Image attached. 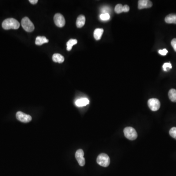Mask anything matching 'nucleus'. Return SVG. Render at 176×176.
<instances>
[{
    "mask_svg": "<svg viewBox=\"0 0 176 176\" xmlns=\"http://www.w3.org/2000/svg\"><path fill=\"white\" fill-rule=\"evenodd\" d=\"M20 23L18 21L14 18H8L5 20L2 23V28L6 30L19 28Z\"/></svg>",
    "mask_w": 176,
    "mask_h": 176,
    "instance_id": "1",
    "label": "nucleus"
},
{
    "mask_svg": "<svg viewBox=\"0 0 176 176\" xmlns=\"http://www.w3.org/2000/svg\"><path fill=\"white\" fill-rule=\"evenodd\" d=\"M21 24H22L23 28L26 32H31L34 31V24L28 17H25L22 19V21H21Z\"/></svg>",
    "mask_w": 176,
    "mask_h": 176,
    "instance_id": "2",
    "label": "nucleus"
},
{
    "mask_svg": "<svg viewBox=\"0 0 176 176\" xmlns=\"http://www.w3.org/2000/svg\"><path fill=\"white\" fill-rule=\"evenodd\" d=\"M96 161L99 165L101 167H108L110 163L109 157L104 153H102L99 155V156L97 157Z\"/></svg>",
    "mask_w": 176,
    "mask_h": 176,
    "instance_id": "3",
    "label": "nucleus"
},
{
    "mask_svg": "<svg viewBox=\"0 0 176 176\" xmlns=\"http://www.w3.org/2000/svg\"><path fill=\"white\" fill-rule=\"evenodd\" d=\"M124 134L125 137L131 140H136L137 137V134L134 128L127 127L124 129Z\"/></svg>",
    "mask_w": 176,
    "mask_h": 176,
    "instance_id": "4",
    "label": "nucleus"
},
{
    "mask_svg": "<svg viewBox=\"0 0 176 176\" xmlns=\"http://www.w3.org/2000/svg\"><path fill=\"white\" fill-rule=\"evenodd\" d=\"M148 105L152 111H157L160 108V101L157 99H151L148 100Z\"/></svg>",
    "mask_w": 176,
    "mask_h": 176,
    "instance_id": "5",
    "label": "nucleus"
},
{
    "mask_svg": "<svg viewBox=\"0 0 176 176\" xmlns=\"http://www.w3.org/2000/svg\"><path fill=\"white\" fill-rule=\"evenodd\" d=\"M16 117L19 121L22 122L28 123L32 120V118L31 115L26 114L25 113L20 111H19L16 113Z\"/></svg>",
    "mask_w": 176,
    "mask_h": 176,
    "instance_id": "6",
    "label": "nucleus"
},
{
    "mask_svg": "<svg viewBox=\"0 0 176 176\" xmlns=\"http://www.w3.org/2000/svg\"><path fill=\"white\" fill-rule=\"evenodd\" d=\"M54 21L56 26L59 28L63 27L66 23L64 17L60 13L55 14L54 16Z\"/></svg>",
    "mask_w": 176,
    "mask_h": 176,
    "instance_id": "7",
    "label": "nucleus"
},
{
    "mask_svg": "<svg viewBox=\"0 0 176 176\" xmlns=\"http://www.w3.org/2000/svg\"><path fill=\"white\" fill-rule=\"evenodd\" d=\"M84 151L82 149L78 150L75 153V158L81 167H83L85 164V159L84 158Z\"/></svg>",
    "mask_w": 176,
    "mask_h": 176,
    "instance_id": "8",
    "label": "nucleus"
},
{
    "mask_svg": "<svg viewBox=\"0 0 176 176\" xmlns=\"http://www.w3.org/2000/svg\"><path fill=\"white\" fill-rule=\"evenodd\" d=\"M152 2L149 0H140L138 2V9H148L152 7Z\"/></svg>",
    "mask_w": 176,
    "mask_h": 176,
    "instance_id": "9",
    "label": "nucleus"
},
{
    "mask_svg": "<svg viewBox=\"0 0 176 176\" xmlns=\"http://www.w3.org/2000/svg\"><path fill=\"white\" fill-rule=\"evenodd\" d=\"M86 18L85 16L83 15H80L77 18V22H76V25L78 28H81L85 24Z\"/></svg>",
    "mask_w": 176,
    "mask_h": 176,
    "instance_id": "10",
    "label": "nucleus"
},
{
    "mask_svg": "<svg viewBox=\"0 0 176 176\" xmlns=\"http://www.w3.org/2000/svg\"><path fill=\"white\" fill-rule=\"evenodd\" d=\"M89 102L90 101L87 98H83L77 100V101H75V104L78 107H83L89 104Z\"/></svg>",
    "mask_w": 176,
    "mask_h": 176,
    "instance_id": "11",
    "label": "nucleus"
},
{
    "mask_svg": "<svg viewBox=\"0 0 176 176\" xmlns=\"http://www.w3.org/2000/svg\"><path fill=\"white\" fill-rule=\"evenodd\" d=\"M165 21L168 24H176V14H170L165 17Z\"/></svg>",
    "mask_w": 176,
    "mask_h": 176,
    "instance_id": "12",
    "label": "nucleus"
},
{
    "mask_svg": "<svg viewBox=\"0 0 176 176\" xmlns=\"http://www.w3.org/2000/svg\"><path fill=\"white\" fill-rule=\"evenodd\" d=\"M52 60L56 63H62L64 61V57L62 55L59 54H55L53 55L52 57Z\"/></svg>",
    "mask_w": 176,
    "mask_h": 176,
    "instance_id": "13",
    "label": "nucleus"
},
{
    "mask_svg": "<svg viewBox=\"0 0 176 176\" xmlns=\"http://www.w3.org/2000/svg\"><path fill=\"white\" fill-rule=\"evenodd\" d=\"M48 42H49V40L47 39V38L45 36L37 37L35 40V44L38 46H41L43 44L47 43Z\"/></svg>",
    "mask_w": 176,
    "mask_h": 176,
    "instance_id": "14",
    "label": "nucleus"
},
{
    "mask_svg": "<svg viewBox=\"0 0 176 176\" xmlns=\"http://www.w3.org/2000/svg\"><path fill=\"white\" fill-rule=\"evenodd\" d=\"M103 32V29L102 28H96L95 29L94 32V36L95 39L96 40H99L101 39Z\"/></svg>",
    "mask_w": 176,
    "mask_h": 176,
    "instance_id": "15",
    "label": "nucleus"
},
{
    "mask_svg": "<svg viewBox=\"0 0 176 176\" xmlns=\"http://www.w3.org/2000/svg\"><path fill=\"white\" fill-rule=\"evenodd\" d=\"M168 96L171 101L173 102H176V90L172 89L168 92Z\"/></svg>",
    "mask_w": 176,
    "mask_h": 176,
    "instance_id": "16",
    "label": "nucleus"
},
{
    "mask_svg": "<svg viewBox=\"0 0 176 176\" xmlns=\"http://www.w3.org/2000/svg\"><path fill=\"white\" fill-rule=\"evenodd\" d=\"M77 43V40L76 39H71L69 40L67 43V50L68 51H70L72 50V47L75 44Z\"/></svg>",
    "mask_w": 176,
    "mask_h": 176,
    "instance_id": "17",
    "label": "nucleus"
},
{
    "mask_svg": "<svg viewBox=\"0 0 176 176\" xmlns=\"http://www.w3.org/2000/svg\"><path fill=\"white\" fill-rule=\"evenodd\" d=\"M115 13L118 14L121 13L123 12V6L122 4H118L114 8Z\"/></svg>",
    "mask_w": 176,
    "mask_h": 176,
    "instance_id": "18",
    "label": "nucleus"
},
{
    "mask_svg": "<svg viewBox=\"0 0 176 176\" xmlns=\"http://www.w3.org/2000/svg\"><path fill=\"white\" fill-rule=\"evenodd\" d=\"M100 18L102 21H107L110 18V15L108 13L102 14L100 15Z\"/></svg>",
    "mask_w": 176,
    "mask_h": 176,
    "instance_id": "19",
    "label": "nucleus"
},
{
    "mask_svg": "<svg viewBox=\"0 0 176 176\" xmlns=\"http://www.w3.org/2000/svg\"><path fill=\"white\" fill-rule=\"evenodd\" d=\"M172 65L170 63H165L163 65V69H164V71L167 72L169 70V69H171L172 68Z\"/></svg>",
    "mask_w": 176,
    "mask_h": 176,
    "instance_id": "20",
    "label": "nucleus"
},
{
    "mask_svg": "<svg viewBox=\"0 0 176 176\" xmlns=\"http://www.w3.org/2000/svg\"><path fill=\"white\" fill-rule=\"evenodd\" d=\"M169 134L172 137L176 140V127L172 128L169 131Z\"/></svg>",
    "mask_w": 176,
    "mask_h": 176,
    "instance_id": "21",
    "label": "nucleus"
},
{
    "mask_svg": "<svg viewBox=\"0 0 176 176\" xmlns=\"http://www.w3.org/2000/svg\"><path fill=\"white\" fill-rule=\"evenodd\" d=\"M159 53L160 54L164 56V55H166L167 54V50L165 49H163V50H159Z\"/></svg>",
    "mask_w": 176,
    "mask_h": 176,
    "instance_id": "22",
    "label": "nucleus"
},
{
    "mask_svg": "<svg viewBox=\"0 0 176 176\" xmlns=\"http://www.w3.org/2000/svg\"><path fill=\"white\" fill-rule=\"evenodd\" d=\"M171 45L174 51L176 52V38H174L172 40Z\"/></svg>",
    "mask_w": 176,
    "mask_h": 176,
    "instance_id": "23",
    "label": "nucleus"
},
{
    "mask_svg": "<svg viewBox=\"0 0 176 176\" xmlns=\"http://www.w3.org/2000/svg\"><path fill=\"white\" fill-rule=\"evenodd\" d=\"M129 10H130V7L127 5H124V6H123V12H128Z\"/></svg>",
    "mask_w": 176,
    "mask_h": 176,
    "instance_id": "24",
    "label": "nucleus"
},
{
    "mask_svg": "<svg viewBox=\"0 0 176 176\" xmlns=\"http://www.w3.org/2000/svg\"><path fill=\"white\" fill-rule=\"evenodd\" d=\"M102 12H103V14L108 13V11H109V8L108 7H105L102 9Z\"/></svg>",
    "mask_w": 176,
    "mask_h": 176,
    "instance_id": "25",
    "label": "nucleus"
},
{
    "mask_svg": "<svg viewBox=\"0 0 176 176\" xmlns=\"http://www.w3.org/2000/svg\"><path fill=\"white\" fill-rule=\"evenodd\" d=\"M29 2L32 5H35L37 3L38 1V0H29Z\"/></svg>",
    "mask_w": 176,
    "mask_h": 176,
    "instance_id": "26",
    "label": "nucleus"
}]
</instances>
